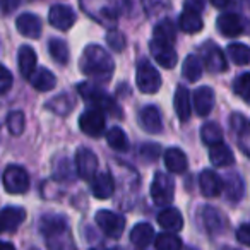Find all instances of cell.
Returning a JSON list of instances; mask_svg holds the SVG:
<instances>
[{"mask_svg": "<svg viewBox=\"0 0 250 250\" xmlns=\"http://www.w3.org/2000/svg\"><path fill=\"white\" fill-rule=\"evenodd\" d=\"M201 139L209 147L223 144V130L216 122H208L201 127Z\"/></svg>", "mask_w": 250, "mask_h": 250, "instance_id": "cell-32", "label": "cell"}, {"mask_svg": "<svg viewBox=\"0 0 250 250\" xmlns=\"http://www.w3.org/2000/svg\"><path fill=\"white\" fill-rule=\"evenodd\" d=\"M76 171L83 180H94L98 171V158L89 147H79L76 154Z\"/></svg>", "mask_w": 250, "mask_h": 250, "instance_id": "cell-8", "label": "cell"}, {"mask_svg": "<svg viewBox=\"0 0 250 250\" xmlns=\"http://www.w3.org/2000/svg\"><path fill=\"white\" fill-rule=\"evenodd\" d=\"M48 52L52 55V59L60 65H65L69 62V46L62 38H52L48 42Z\"/></svg>", "mask_w": 250, "mask_h": 250, "instance_id": "cell-35", "label": "cell"}, {"mask_svg": "<svg viewBox=\"0 0 250 250\" xmlns=\"http://www.w3.org/2000/svg\"><path fill=\"white\" fill-rule=\"evenodd\" d=\"M178 26L184 33H199L204 28V21H202L199 12L184 9V12L178 18Z\"/></svg>", "mask_w": 250, "mask_h": 250, "instance_id": "cell-29", "label": "cell"}, {"mask_svg": "<svg viewBox=\"0 0 250 250\" xmlns=\"http://www.w3.org/2000/svg\"><path fill=\"white\" fill-rule=\"evenodd\" d=\"M94 219H96V225L101 228V231L104 235L111 236V238H118L124 233L125 219L124 216L117 214V212L108 211V209H101V211H98L94 214Z\"/></svg>", "mask_w": 250, "mask_h": 250, "instance_id": "cell-6", "label": "cell"}, {"mask_svg": "<svg viewBox=\"0 0 250 250\" xmlns=\"http://www.w3.org/2000/svg\"><path fill=\"white\" fill-rule=\"evenodd\" d=\"M216 26H218L219 33H221L223 36H226V38H236V36L242 35L243 29H245L240 16L235 14V12H223L218 18Z\"/></svg>", "mask_w": 250, "mask_h": 250, "instance_id": "cell-16", "label": "cell"}, {"mask_svg": "<svg viewBox=\"0 0 250 250\" xmlns=\"http://www.w3.org/2000/svg\"><path fill=\"white\" fill-rule=\"evenodd\" d=\"M79 65L84 76L96 81V83L110 81L115 70V62L111 55L100 45H87L81 55Z\"/></svg>", "mask_w": 250, "mask_h": 250, "instance_id": "cell-1", "label": "cell"}, {"mask_svg": "<svg viewBox=\"0 0 250 250\" xmlns=\"http://www.w3.org/2000/svg\"><path fill=\"white\" fill-rule=\"evenodd\" d=\"M16 26L18 31L26 38H40L42 36V19L33 12H24L16 19Z\"/></svg>", "mask_w": 250, "mask_h": 250, "instance_id": "cell-17", "label": "cell"}, {"mask_svg": "<svg viewBox=\"0 0 250 250\" xmlns=\"http://www.w3.org/2000/svg\"><path fill=\"white\" fill-rule=\"evenodd\" d=\"M156 250H182V238L175 233H160L154 240Z\"/></svg>", "mask_w": 250, "mask_h": 250, "instance_id": "cell-38", "label": "cell"}, {"mask_svg": "<svg viewBox=\"0 0 250 250\" xmlns=\"http://www.w3.org/2000/svg\"><path fill=\"white\" fill-rule=\"evenodd\" d=\"M18 65L22 77L29 79L36 72V53L31 46L22 45L18 52Z\"/></svg>", "mask_w": 250, "mask_h": 250, "instance_id": "cell-22", "label": "cell"}, {"mask_svg": "<svg viewBox=\"0 0 250 250\" xmlns=\"http://www.w3.org/2000/svg\"><path fill=\"white\" fill-rule=\"evenodd\" d=\"M233 91L236 96H240L247 104H250V72L240 74L233 81Z\"/></svg>", "mask_w": 250, "mask_h": 250, "instance_id": "cell-39", "label": "cell"}, {"mask_svg": "<svg viewBox=\"0 0 250 250\" xmlns=\"http://www.w3.org/2000/svg\"><path fill=\"white\" fill-rule=\"evenodd\" d=\"M31 250H36V249H31Z\"/></svg>", "mask_w": 250, "mask_h": 250, "instance_id": "cell-52", "label": "cell"}, {"mask_svg": "<svg viewBox=\"0 0 250 250\" xmlns=\"http://www.w3.org/2000/svg\"><path fill=\"white\" fill-rule=\"evenodd\" d=\"M154 238V229L149 223H139L132 228L130 231V242L132 245H136L137 249H146Z\"/></svg>", "mask_w": 250, "mask_h": 250, "instance_id": "cell-27", "label": "cell"}, {"mask_svg": "<svg viewBox=\"0 0 250 250\" xmlns=\"http://www.w3.org/2000/svg\"><path fill=\"white\" fill-rule=\"evenodd\" d=\"M0 250H16V249H14V245H12V243L2 242V243H0Z\"/></svg>", "mask_w": 250, "mask_h": 250, "instance_id": "cell-47", "label": "cell"}, {"mask_svg": "<svg viewBox=\"0 0 250 250\" xmlns=\"http://www.w3.org/2000/svg\"><path fill=\"white\" fill-rule=\"evenodd\" d=\"M199 219H201L204 229L211 236L219 235L226 228V219L223 216V212L212 208V206H202L201 211H199Z\"/></svg>", "mask_w": 250, "mask_h": 250, "instance_id": "cell-9", "label": "cell"}, {"mask_svg": "<svg viewBox=\"0 0 250 250\" xmlns=\"http://www.w3.org/2000/svg\"><path fill=\"white\" fill-rule=\"evenodd\" d=\"M29 83L35 87L36 91H42V93H46V91H52L57 84V77L50 72L48 69L42 67V69H36V72L29 77Z\"/></svg>", "mask_w": 250, "mask_h": 250, "instance_id": "cell-28", "label": "cell"}, {"mask_svg": "<svg viewBox=\"0 0 250 250\" xmlns=\"http://www.w3.org/2000/svg\"><path fill=\"white\" fill-rule=\"evenodd\" d=\"M223 192L225 197L229 202H238L242 201L243 194H245V185L238 173H229L225 177V185H223Z\"/></svg>", "mask_w": 250, "mask_h": 250, "instance_id": "cell-23", "label": "cell"}, {"mask_svg": "<svg viewBox=\"0 0 250 250\" xmlns=\"http://www.w3.org/2000/svg\"><path fill=\"white\" fill-rule=\"evenodd\" d=\"M149 50H151V53H153L154 60H156L161 67H165V69H173V67L177 65L178 55H177V52H175L173 45L151 40Z\"/></svg>", "mask_w": 250, "mask_h": 250, "instance_id": "cell-14", "label": "cell"}, {"mask_svg": "<svg viewBox=\"0 0 250 250\" xmlns=\"http://www.w3.org/2000/svg\"><path fill=\"white\" fill-rule=\"evenodd\" d=\"M48 22L60 31H69L76 22V12L70 5L55 4L48 11Z\"/></svg>", "mask_w": 250, "mask_h": 250, "instance_id": "cell-10", "label": "cell"}, {"mask_svg": "<svg viewBox=\"0 0 250 250\" xmlns=\"http://www.w3.org/2000/svg\"><path fill=\"white\" fill-rule=\"evenodd\" d=\"M226 52H228V57L236 65H247V63L250 62V46H247V45H242V43H229Z\"/></svg>", "mask_w": 250, "mask_h": 250, "instance_id": "cell-37", "label": "cell"}, {"mask_svg": "<svg viewBox=\"0 0 250 250\" xmlns=\"http://www.w3.org/2000/svg\"><path fill=\"white\" fill-rule=\"evenodd\" d=\"M136 83L139 91L146 94H154L160 91L161 87V76L154 65L149 60L143 59L137 63V70H136Z\"/></svg>", "mask_w": 250, "mask_h": 250, "instance_id": "cell-3", "label": "cell"}, {"mask_svg": "<svg viewBox=\"0 0 250 250\" xmlns=\"http://www.w3.org/2000/svg\"><path fill=\"white\" fill-rule=\"evenodd\" d=\"M91 192L96 199H110L115 192V178L108 171H101L91 182Z\"/></svg>", "mask_w": 250, "mask_h": 250, "instance_id": "cell-18", "label": "cell"}, {"mask_svg": "<svg viewBox=\"0 0 250 250\" xmlns=\"http://www.w3.org/2000/svg\"><path fill=\"white\" fill-rule=\"evenodd\" d=\"M12 86V74L5 65L0 67V93L5 94Z\"/></svg>", "mask_w": 250, "mask_h": 250, "instance_id": "cell-44", "label": "cell"}, {"mask_svg": "<svg viewBox=\"0 0 250 250\" xmlns=\"http://www.w3.org/2000/svg\"><path fill=\"white\" fill-rule=\"evenodd\" d=\"M209 160L214 167L225 168L229 165L235 163V156H233L231 149H229L226 144H218V146H212L209 149Z\"/></svg>", "mask_w": 250, "mask_h": 250, "instance_id": "cell-30", "label": "cell"}, {"mask_svg": "<svg viewBox=\"0 0 250 250\" xmlns=\"http://www.w3.org/2000/svg\"><path fill=\"white\" fill-rule=\"evenodd\" d=\"M229 125H231L233 132L236 134V143H238L240 149L247 156H250V120L240 113H233L229 117Z\"/></svg>", "mask_w": 250, "mask_h": 250, "instance_id": "cell-13", "label": "cell"}, {"mask_svg": "<svg viewBox=\"0 0 250 250\" xmlns=\"http://www.w3.org/2000/svg\"><path fill=\"white\" fill-rule=\"evenodd\" d=\"M175 38H177V28L170 19H163L160 21L153 29V40L154 42L168 43V45H173Z\"/></svg>", "mask_w": 250, "mask_h": 250, "instance_id": "cell-31", "label": "cell"}, {"mask_svg": "<svg viewBox=\"0 0 250 250\" xmlns=\"http://www.w3.org/2000/svg\"><path fill=\"white\" fill-rule=\"evenodd\" d=\"M165 165L171 173H184L187 170V156L182 149L178 147H168L165 151Z\"/></svg>", "mask_w": 250, "mask_h": 250, "instance_id": "cell-26", "label": "cell"}, {"mask_svg": "<svg viewBox=\"0 0 250 250\" xmlns=\"http://www.w3.org/2000/svg\"><path fill=\"white\" fill-rule=\"evenodd\" d=\"M106 43L115 52H122L125 48V36L118 29H111V31L106 33Z\"/></svg>", "mask_w": 250, "mask_h": 250, "instance_id": "cell-43", "label": "cell"}, {"mask_svg": "<svg viewBox=\"0 0 250 250\" xmlns=\"http://www.w3.org/2000/svg\"><path fill=\"white\" fill-rule=\"evenodd\" d=\"M160 153H161V147L160 144H143V146L139 147V156L143 158L146 163H153V161H156L158 158H160Z\"/></svg>", "mask_w": 250, "mask_h": 250, "instance_id": "cell-42", "label": "cell"}, {"mask_svg": "<svg viewBox=\"0 0 250 250\" xmlns=\"http://www.w3.org/2000/svg\"><path fill=\"white\" fill-rule=\"evenodd\" d=\"M204 7H206L204 2H185V4H184V9H188V11L199 12V14H201V11Z\"/></svg>", "mask_w": 250, "mask_h": 250, "instance_id": "cell-46", "label": "cell"}, {"mask_svg": "<svg viewBox=\"0 0 250 250\" xmlns=\"http://www.w3.org/2000/svg\"><path fill=\"white\" fill-rule=\"evenodd\" d=\"M77 91L83 96V100L91 106V110H98L101 113H110L117 118L122 117L120 106L117 104V101L106 91L101 89L100 86H96L93 83H81L77 86Z\"/></svg>", "mask_w": 250, "mask_h": 250, "instance_id": "cell-2", "label": "cell"}, {"mask_svg": "<svg viewBox=\"0 0 250 250\" xmlns=\"http://www.w3.org/2000/svg\"><path fill=\"white\" fill-rule=\"evenodd\" d=\"M79 129L91 137H100L104 132V113L98 110H86L79 117Z\"/></svg>", "mask_w": 250, "mask_h": 250, "instance_id": "cell-12", "label": "cell"}, {"mask_svg": "<svg viewBox=\"0 0 250 250\" xmlns=\"http://www.w3.org/2000/svg\"><path fill=\"white\" fill-rule=\"evenodd\" d=\"M194 98V108L197 111V115L206 117V115L211 113L212 106H214V91L208 86H201L194 91L192 94Z\"/></svg>", "mask_w": 250, "mask_h": 250, "instance_id": "cell-20", "label": "cell"}, {"mask_svg": "<svg viewBox=\"0 0 250 250\" xmlns=\"http://www.w3.org/2000/svg\"><path fill=\"white\" fill-rule=\"evenodd\" d=\"M89 250H100V249H89Z\"/></svg>", "mask_w": 250, "mask_h": 250, "instance_id": "cell-51", "label": "cell"}, {"mask_svg": "<svg viewBox=\"0 0 250 250\" xmlns=\"http://www.w3.org/2000/svg\"><path fill=\"white\" fill-rule=\"evenodd\" d=\"M137 120H139L141 129L146 130L147 134H160L163 130V118L154 104H146L139 110L137 113Z\"/></svg>", "mask_w": 250, "mask_h": 250, "instance_id": "cell-11", "label": "cell"}, {"mask_svg": "<svg viewBox=\"0 0 250 250\" xmlns=\"http://www.w3.org/2000/svg\"><path fill=\"white\" fill-rule=\"evenodd\" d=\"M26 219V209L19 206H5L0 212V229L4 233L16 231Z\"/></svg>", "mask_w": 250, "mask_h": 250, "instance_id": "cell-15", "label": "cell"}, {"mask_svg": "<svg viewBox=\"0 0 250 250\" xmlns=\"http://www.w3.org/2000/svg\"><path fill=\"white\" fill-rule=\"evenodd\" d=\"M46 245L50 250H76L74 242L70 238V229L69 231H62V233H55V235L46 236Z\"/></svg>", "mask_w": 250, "mask_h": 250, "instance_id": "cell-36", "label": "cell"}, {"mask_svg": "<svg viewBox=\"0 0 250 250\" xmlns=\"http://www.w3.org/2000/svg\"><path fill=\"white\" fill-rule=\"evenodd\" d=\"M158 225L165 229V231H178L184 226V218L182 212L175 208H165L163 211L158 214Z\"/></svg>", "mask_w": 250, "mask_h": 250, "instance_id": "cell-24", "label": "cell"}, {"mask_svg": "<svg viewBox=\"0 0 250 250\" xmlns=\"http://www.w3.org/2000/svg\"><path fill=\"white\" fill-rule=\"evenodd\" d=\"M212 5H214V7H229V5H233L231 2H212Z\"/></svg>", "mask_w": 250, "mask_h": 250, "instance_id": "cell-49", "label": "cell"}, {"mask_svg": "<svg viewBox=\"0 0 250 250\" xmlns=\"http://www.w3.org/2000/svg\"><path fill=\"white\" fill-rule=\"evenodd\" d=\"M106 143L111 149L115 151H120V153H125V151H129L130 143H129V137L120 127H113V129L108 130L106 134Z\"/></svg>", "mask_w": 250, "mask_h": 250, "instance_id": "cell-33", "label": "cell"}, {"mask_svg": "<svg viewBox=\"0 0 250 250\" xmlns=\"http://www.w3.org/2000/svg\"><path fill=\"white\" fill-rule=\"evenodd\" d=\"M182 74L185 79L192 81V83L199 81L202 76V60L197 55H188L182 63Z\"/></svg>", "mask_w": 250, "mask_h": 250, "instance_id": "cell-34", "label": "cell"}, {"mask_svg": "<svg viewBox=\"0 0 250 250\" xmlns=\"http://www.w3.org/2000/svg\"><path fill=\"white\" fill-rule=\"evenodd\" d=\"M221 250H240V249H233V247H223Z\"/></svg>", "mask_w": 250, "mask_h": 250, "instance_id": "cell-50", "label": "cell"}, {"mask_svg": "<svg viewBox=\"0 0 250 250\" xmlns=\"http://www.w3.org/2000/svg\"><path fill=\"white\" fill-rule=\"evenodd\" d=\"M175 195V184L170 175L163 171H156L151 184V197L156 206H168L173 201Z\"/></svg>", "mask_w": 250, "mask_h": 250, "instance_id": "cell-5", "label": "cell"}, {"mask_svg": "<svg viewBox=\"0 0 250 250\" xmlns=\"http://www.w3.org/2000/svg\"><path fill=\"white\" fill-rule=\"evenodd\" d=\"M223 185H225V182L221 180V177L216 171L204 170L201 173L199 187H201L202 195H206V197H216V195H219L223 190Z\"/></svg>", "mask_w": 250, "mask_h": 250, "instance_id": "cell-19", "label": "cell"}, {"mask_svg": "<svg viewBox=\"0 0 250 250\" xmlns=\"http://www.w3.org/2000/svg\"><path fill=\"white\" fill-rule=\"evenodd\" d=\"M199 53L202 55V62L209 72H225L226 70V57L223 50L212 42H206L199 46Z\"/></svg>", "mask_w": 250, "mask_h": 250, "instance_id": "cell-7", "label": "cell"}, {"mask_svg": "<svg viewBox=\"0 0 250 250\" xmlns=\"http://www.w3.org/2000/svg\"><path fill=\"white\" fill-rule=\"evenodd\" d=\"M236 240L243 245L250 247V223H245L236 229Z\"/></svg>", "mask_w": 250, "mask_h": 250, "instance_id": "cell-45", "label": "cell"}, {"mask_svg": "<svg viewBox=\"0 0 250 250\" xmlns=\"http://www.w3.org/2000/svg\"><path fill=\"white\" fill-rule=\"evenodd\" d=\"M2 182H4V188L9 194H24L29 188V175L22 167L18 165H9L2 173Z\"/></svg>", "mask_w": 250, "mask_h": 250, "instance_id": "cell-4", "label": "cell"}, {"mask_svg": "<svg viewBox=\"0 0 250 250\" xmlns=\"http://www.w3.org/2000/svg\"><path fill=\"white\" fill-rule=\"evenodd\" d=\"M76 106V98L69 93H60L59 96H53L45 103V108L57 115H67Z\"/></svg>", "mask_w": 250, "mask_h": 250, "instance_id": "cell-25", "label": "cell"}, {"mask_svg": "<svg viewBox=\"0 0 250 250\" xmlns=\"http://www.w3.org/2000/svg\"><path fill=\"white\" fill-rule=\"evenodd\" d=\"M5 124H7V129L12 136H21V134L24 132V124H26L24 113L19 110L11 111V113L7 115V122H5Z\"/></svg>", "mask_w": 250, "mask_h": 250, "instance_id": "cell-40", "label": "cell"}, {"mask_svg": "<svg viewBox=\"0 0 250 250\" xmlns=\"http://www.w3.org/2000/svg\"><path fill=\"white\" fill-rule=\"evenodd\" d=\"M53 177H55L57 180L72 182L74 177H76V171H74L70 161L69 160H60L59 163L55 165V173H53Z\"/></svg>", "mask_w": 250, "mask_h": 250, "instance_id": "cell-41", "label": "cell"}, {"mask_svg": "<svg viewBox=\"0 0 250 250\" xmlns=\"http://www.w3.org/2000/svg\"><path fill=\"white\" fill-rule=\"evenodd\" d=\"M173 106H175V113H177L180 122H187L188 118H190V113H192L190 93H188V89L185 86L177 87L175 98H173Z\"/></svg>", "mask_w": 250, "mask_h": 250, "instance_id": "cell-21", "label": "cell"}, {"mask_svg": "<svg viewBox=\"0 0 250 250\" xmlns=\"http://www.w3.org/2000/svg\"><path fill=\"white\" fill-rule=\"evenodd\" d=\"M18 4H19V2H11V4H4V12L7 14L9 9H16V7H18Z\"/></svg>", "mask_w": 250, "mask_h": 250, "instance_id": "cell-48", "label": "cell"}]
</instances>
